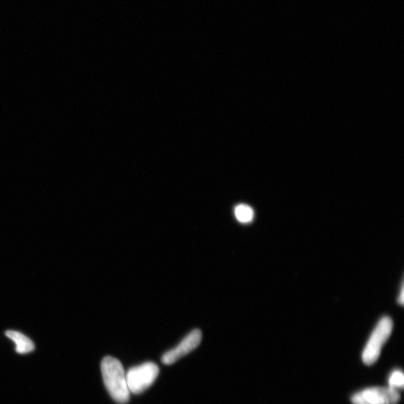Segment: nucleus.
<instances>
[{
    "mask_svg": "<svg viewBox=\"0 0 404 404\" xmlns=\"http://www.w3.org/2000/svg\"><path fill=\"white\" fill-rule=\"evenodd\" d=\"M100 368L105 387L110 396L119 404L128 403L130 392L123 364L114 357H107L101 362Z\"/></svg>",
    "mask_w": 404,
    "mask_h": 404,
    "instance_id": "nucleus-1",
    "label": "nucleus"
},
{
    "mask_svg": "<svg viewBox=\"0 0 404 404\" xmlns=\"http://www.w3.org/2000/svg\"><path fill=\"white\" fill-rule=\"evenodd\" d=\"M393 322L389 317L382 318L364 349L362 359L367 366L375 363L380 357L381 350L391 334Z\"/></svg>",
    "mask_w": 404,
    "mask_h": 404,
    "instance_id": "nucleus-2",
    "label": "nucleus"
},
{
    "mask_svg": "<svg viewBox=\"0 0 404 404\" xmlns=\"http://www.w3.org/2000/svg\"><path fill=\"white\" fill-rule=\"evenodd\" d=\"M160 368L154 362H146L131 368L126 373L130 392L139 395L147 390L157 378Z\"/></svg>",
    "mask_w": 404,
    "mask_h": 404,
    "instance_id": "nucleus-3",
    "label": "nucleus"
},
{
    "mask_svg": "<svg viewBox=\"0 0 404 404\" xmlns=\"http://www.w3.org/2000/svg\"><path fill=\"white\" fill-rule=\"evenodd\" d=\"M400 400L399 391L389 387L368 388L351 398L353 404H396Z\"/></svg>",
    "mask_w": 404,
    "mask_h": 404,
    "instance_id": "nucleus-4",
    "label": "nucleus"
},
{
    "mask_svg": "<svg viewBox=\"0 0 404 404\" xmlns=\"http://www.w3.org/2000/svg\"><path fill=\"white\" fill-rule=\"evenodd\" d=\"M202 339V332L200 329H194L180 341L179 345L166 353L162 357L161 361L165 365H173L182 357H185L190 352L197 348Z\"/></svg>",
    "mask_w": 404,
    "mask_h": 404,
    "instance_id": "nucleus-5",
    "label": "nucleus"
},
{
    "mask_svg": "<svg viewBox=\"0 0 404 404\" xmlns=\"http://www.w3.org/2000/svg\"><path fill=\"white\" fill-rule=\"evenodd\" d=\"M6 336L15 343V350L20 355H26V353L35 350L34 343L22 333L14 330H8L6 331Z\"/></svg>",
    "mask_w": 404,
    "mask_h": 404,
    "instance_id": "nucleus-6",
    "label": "nucleus"
},
{
    "mask_svg": "<svg viewBox=\"0 0 404 404\" xmlns=\"http://www.w3.org/2000/svg\"><path fill=\"white\" fill-rule=\"evenodd\" d=\"M235 215L240 224H249L254 219L255 213L254 209L244 204L238 205L235 208Z\"/></svg>",
    "mask_w": 404,
    "mask_h": 404,
    "instance_id": "nucleus-7",
    "label": "nucleus"
},
{
    "mask_svg": "<svg viewBox=\"0 0 404 404\" xmlns=\"http://www.w3.org/2000/svg\"><path fill=\"white\" fill-rule=\"evenodd\" d=\"M389 387L398 390L402 389L404 384L403 373L399 370H396L391 373L389 379Z\"/></svg>",
    "mask_w": 404,
    "mask_h": 404,
    "instance_id": "nucleus-8",
    "label": "nucleus"
}]
</instances>
